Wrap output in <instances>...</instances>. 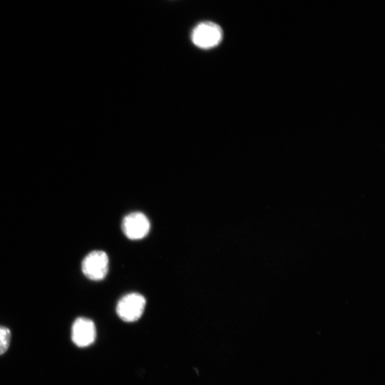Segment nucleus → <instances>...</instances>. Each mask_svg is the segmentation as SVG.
<instances>
[{"label":"nucleus","mask_w":385,"mask_h":385,"mask_svg":"<svg viewBox=\"0 0 385 385\" xmlns=\"http://www.w3.org/2000/svg\"><path fill=\"white\" fill-rule=\"evenodd\" d=\"M11 331L9 328L0 326V355L8 349L11 341Z\"/></svg>","instance_id":"nucleus-6"},{"label":"nucleus","mask_w":385,"mask_h":385,"mask_svg":"<svg viewBox=\"0 0 385 385\" xmlns=\"http://www.w3.org/2000/svg\"><path fill=\"white\" fill-rule=\"evenodd\" d=\"M83 274L89 279L99 281L105 278L108 270V257L102 250H93L83 260Z\"/></svg>","instance_id":"nucleus-2"},{"label":"nucleus","mask_w":385,"mask_h":385,"mask_svg":"<svg viewBox=\"0 0 385 385\" xmlns=\"http://www.w3.org/2000/svg\"><path fill=\"white\" fill-rule=\"evenodd\" d=\"M96 337L94 322L86 317H81L75 319L71 328V339L78 347H86L92 344Z\"/></svg>","instance_id":"nucleus-4"},{"label":"nucleus","mask_w":385,"mask_h":385,"mask_svg":"<svg viewBox=\"0 0 385 385\" xmlns=\"http://www.w3.org/2000/svg\"><path fill=\"white\" fill-rule=\"evenodd\" d=\"M223 32L221 27L212 21L198 24L192 30V43L200 48L208 49L217 46L222 41Z\"/></svg>","instance_id":"nucleus-1"},{"label":"nucleus","mask_w":385,"mask_h":385,"mask_svg":"<svg viewBox=\"0 0 385 385\" xmlns=\"http://www.w3.org/2000/svg\"><path fill=\"white\" fill-rule=\"evenodd\" d=\"M145 304L146 301L143 295L138 293H130L118 301L116 312L124 322H135L142 316Z\"/></svg>","instance_id":"nucleus-3"},{"label":"nucleus","mask_w":385,"mask_h":385,"mask_svg":"<svg viewBox=\"0 0 385 385\" xmlns=\"http://www.w3.org/2000/svg\"><path fill=\"white\" fill-rule=\"evenodd\" d=\"M150 222L142 212H135L126 215L122 223L125 235L130 240H140L147 235L150 230Z\"/></svg>","instance_id":"nucleus-5"}]
</instances>
